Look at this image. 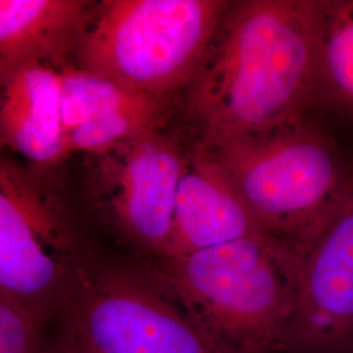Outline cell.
<instances>
[{
	"label": "cell",
	"instance_id": "4fadbf2b",
	"mask_svg": "<svg viewBox=\"0 0 353 353\" xmlns=\"http://www.w3.org/2000/svg\"><path fill=\"white\" fill-rule=\"evenodd\" d=\"M59 74L65 143L67 137L76 128L152 97L131 92L77 65L64 68Z\"/></svg>",
	"mask_w": 353,
	"mask_h": 353
},
{
	"label": "cell",
	"instance_id": "7c38bea8",
	"mask_svg": "<svg viewBox=\"0 0 353 353\" xmlns=\"http://www.w3.org/2000/svg\"><path fill=\"white\" fill-rule=\"evenodd\" d=\"M316 74L318 103L353 114V0H319Z\"/></svg>",
	"mask_w": 353,
	"mask_h": 353
},
{
	"label": "cell",
	"instance_id": "6da1fadb",
	"mask_svg": "<svg viewBox=\"0 0 353 353\" xmlns=\"http://www.w3.org/2000/svg\"><path fill=\"white\" fill-rule=\"evenodd\" d=\"M318 10L319 0L230 1L186 88L202 144L270 131L319 106Z\"/></svg>",
	"mask_w": 353,
	"mask_h": 353
},
{
	"label": "cell",
	"instance_id": "8992f818",
	"mask_svg": "<svg viewBox=\"0 0 353 353\" xmlns=\"http://www.w3.org/2000/svg\"><path fill=\"white\" fill-rule=\"evenodd\" d=\"M65 319L90 353H214L154 270L88 263Z\"/></svg>",
	"mask_w": 353,
	"mask_h": 353
},
{
	"label": "cell",
	"instance_id": "277c9868",
	"mask_svg": "<svg viewBox=\"0 0 353 353\" xmlns=\"http://www.w3.org/2000/svg\"><path fill=\"white\" fill-rule=\"evenodd\" d=\"M230 1L105 0L76 65L131 92L170 99L189 87Z\"/></svg>",
	"mask_w": 353,
	"mask_h": 353
},
{
	"label": "cell",
	"instance_id": "5bb4252c",
	"mask_svg": "<svg viewBox=\"0 0 353 353\" xmlns=\"http://www.w3.org/2000/svg\"><path fill=\"white\" fill-rule=\"evenodd\" d=\"M45 327L24 306L0 294V353H50Z\"/></svg>",
	"mask_w": 353,
	"mask_h": 353
},
{
	"label": "cell",
	"instance_id": "9a60e30c",
	"mask_svg": "<svg viewBox=\"0 0 353 353\" xmlns=\"http://www.w3.org/2000/svg\"><path fill=\"white\" fill-rule=\"evenodd\" d=\"M50 353H90L87 351L75 338L64 330L63 334L61 335L59 341L52 344L50 348Z\"/></svg>",
	"mask_w": 353,
	"mask_h": 353
},
{
	"label": "cell",
	"instance_id": "ba28073f",
	"mask_svg": "<svg viewBox=\"0 0 353 353\" xmlns=\"http://www.w3.org/2000/svg\"><path fill=\"white\" fill-rule=\"evenodd\" d=\"M300 290L288 352H341L353 345V178L316 234L294 249Z\"/></svg>",
	"mask_w": 353,
	"mask_h": 353
},
{
	"label": "cell",
	"instance_id": "5b68a950",
	"mask_svg": "<svg viewBox=\"0 0 353 353\" xmlns=\"http://www.w3.org/2000/svg\"><path fill=\"white\" fill-rule=\"evenodd\" d=\"M48 170L0 164V294L45 326L65 313L89 263Z\"/></svg>",
	"mask_w": 353,
	"mask_h": 353
},
{
	"label": "cell",
	"instance_id": "7a4b0ae2",
	"mask_svg": "<svg viewBox=\"0 0 353 353\" xmlns=\"http://www.w3.org/2000/svg\"><path fill=\"white\" fill-rule=\"evenodd\" d=\"M154 271L214 353L288 352L300 263L285 241L262 233L159 259Z\"/></svg>",
	"mask_w": 353,
	"mask_h": 353
},
{
	"label": "cell",
	"instance_id": "8fae6325",
	"mask_svg": "<svg viewBox=\"0 0 353 353\" xmlns=\"http://www.w3.org/2000/svg\"><path fill=\"white\" fill-rule=\"evenodd\" d=\"M1 145L28 164L51 169L70 156L61 105V74L29 63L0 80Z\"/></svg>",
	"mask_w": 353,
	"mask_h": 353
},
{
	"label": "cell",
	"instance_id": "9c48e42d",
	"mask_svg": "<svg viewBox=\"0 0 353 353\" xmlns=\"http://www.w3.org/2000/svg\"><path fill=\"white\" fill-rule=\"evenodd\" d=\"M262 233L267 232L221 165L198 143L186 154L170 240L161 259L185 256Z\"/></svg>",
	"mask_w": 353,
	"mask_h": 353
},
{
	"label": "cell",
	"instance_id": "3957f363",
	"mask_svg": "<svg viewBox=\"0 0 353 353\" xmlns=\"http://www.w3.org/2000/svg\"><path fill=\"white\" fill-rule=\"evenodd\" d=\"M202 145L265 232L293 249L322 228L353 178V168L312 117Z\"/></svg>",
	"mask_w": 353,
	"mask_h": 353
},
{
	"label": "cell",
	"instance_id": "30bf717a",
	"mask_svg": "<svg viewBox=\"0 0 353 353\" xmlns=\"http://www.w3.org/2000/svg\"><path fill=\"white\" fill-rule=\"evenodd\" d=\"M87 0H0V80L39 63L61 72L77 52L96 10Z\"/></svg>",
	"mask_w": 353,
	"mask_h": 353
},
{
	"label": "cell",
	"instance_id": "52a82bcc",
	"mask_svg": "<svg viewBox=\"0 0 353 353\" xmlns=\"http://www.w3.org/2000/svg\"><path fill=\"white\" fill-rule=\"evenodd\" d=\"M186 154L161 128L88 156V195L99 217L156 261L169 245Z\"/></svg>",
	"mask_w": 353,
	"mask_h": 353
}]
</instances>
